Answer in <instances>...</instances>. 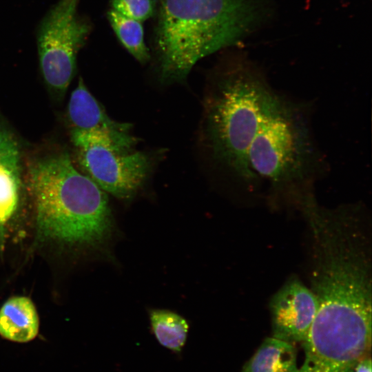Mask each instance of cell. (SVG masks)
Wrapping results in <instances>:
<instances>
[{
    "instance_id": "cell-1",
    "label": "cell",
    "mask_w": 372,
    "mask_h": 372,
    "mask_svg": "<svg viewBox=\"0 0 372 372\" xmlns=\"http://www.w3.org/2000/svg\"><path fill=\"white\" fill-rule=\"evenodd\" d=\"M156 44L161 79L180 81L203 57L265 21L269 0H159Z\"/></svg>"
},
{
    "instance_id": "cell-2",
    "label": "cell",
    "mask_w": 372,
    "mask_h": 372,
    "mask_svg": "<svg viewBox=\"0 0 372 372\" xmlns=\"http://www.w3.org/2000/svg\"><path fill=\"white\" fill-rule=\"evenodd\" d=\"M28 182L40 237L92 246L110 236L112 216L105 192L78 171L68 154L34 161Z\"/></svg>"
},
{
    "instance_id": "cell-3",
    "label": "cell",
    "mask_w": 372,
    "mask_h": 372,
    "mask_svg": "<svg viewBox=\"0 0 372 372\" xmlns=\"http://www.w3.org/2000/svg\"><path fill=\"white\" fill-rule=\"evenodd\" d=\"M273 90L256 65L240 58L216 76L205 99L204 132L212 157L247 187L260 183L248 153Z\"/></svg>"
},
{
    "instance_id": "cell-4",
    "label": "cell",
    "mask_w": 372,
    "mask_h": 372,
    "mask_svg": "<svg viewBox=\"0 0 372 372\" xmlns=\"http://www.w3.org/2000/svg\"><path fill=\"white\" fill-rule=\"evenodd\" d=\"M251 171L271 192L298 200L327 171L306 106L274 90L268 98L248 153Z\"/></svg>"
},
{
    "instance_id": "cell-5",
    "label": "cell",
    "mask_w": 372,
    "mask_h": 372,
    "mask_svg": "<svg viewBox=\"0 0 372 372\" xmlns=\"http://www.w3.org/2000/svg\"><path fill=\"white\" fill-rule=\"evenodd\" d=\"M71 140L85 174L118 198L134 196L151 172L148 154L120 149L99 134L72 130Z\"/></svg>"
},
{
    "instance_id": "cell-6",
    "label": "cell",
    "mask_w": 372,
    "mask_h": 372,
    "mask_svg": "<svg viewBox=\"0 0 372 372\" xmlns=\"http://www.w3.org/2000/svg\"><path fill=\"white\" fill-rule=\"evenodd\" d=\"M78 0H59L43 19L37 37L40 67L48 85L64 92L76 69L79 50L90 26L77 14Z\"/></svg>"
},
{
    "instance_id": "cell-7",
    "label": "cell",
    "mask_w": 372,
    "mask_h": 372,
    "mask_svg": "<svg viewBox=\"0 0 372 372\" xmlns=\"http://www.w3.org/2000/svg\"><path fill=\"white\" fill-rule=\"evenodd\" d=\"M311 289L291 278L273 296L269 309L272 336L294 344L305 340L317 311Z\"/></svg>"
},
{
    "instance_id": "cell-8",
    "label": "cell",
    "mask_w": 372,
    "mask_h": 372,
    "mask_svg": "<svg viewBox=\"0 0 372 372\" xmlns=\"http://www.w3.org/2000/svg\"><path fill=\"white\" fill-rule=\"evenodd\" d=\"M68 116L72 130L99 134L125 150L134 149L136 144V138L131 132V125L112 120L87 90L82 79L71 94Z\"/></svg>"
},
{
    "instance_id": "cell-9",
    "label": "cell",
    "mask_w": 372,
    "mask_h": 372,
    "mask_svg": "<svg viewBox=\"0 0 372 372\" xmlns=\"http://www.w3.org/2000/svg\"><path fill=\"white\" fill-rule=\"evenodd\" d=\"M21 185V156L13 134L0 125V227L15 212Z\"/></svg>"
},
{
    "instance_id": "cell-10",
    "label": "cell",
    "mask_w": 372,
    "mask_h": 372,
    "mask_svg": "<svg viewBox=\"0 0 372 372\" xmlns=\"http://www.w3.org/2000/svg\"><path fill=\"white\" fill-rule=\"evenodd\" d=\"M38 313L28 297L18 296L7 300L0 309V335L10 341L27 342L37 335Z\"/></svg>"
},
{
    "instance_id": "cell-11",
    "label": "cell",
    "mask_w": 372,
    "mask_h": 372,
    "mask_svg": "<svg viewBox=\"0 0 372 372\" xmlns=\"http://www.w3.org/2000/svg\"><path fill=\"white\" fill-rule=\"evenodd\" d=\"M298 369L294 344L272 336L262 342L241 372H298Z\"/></svg>"
},
{
    "instance_id": "cell-12",
    "label": "cell",
    "mask_w": 372,
    "mask_h": 372,
    "mask_svg": "<svg viewBox=\"0 0 372 372\" xmlns=\"http://www.w3.org/2000/svg\"><path fill=\"white\" fill-rule=\"evenodd\" d=\"M152 331L159 343L175 352L183 347L188 332V324L180 315L163 309H154L149 313Z\"/></svg>"
},
{
    "instance_id": "cell-13",
    "label": "cell",
    "mask_w": 372,
    "mask_h": 372,
    "mask_svg": "<svg viewBox=\"0 0 372 372\" xmlns=\"http://www.w3.org/2000/svg\"><path fill=\"white\" fill-rule=\"evenodd\" d=\"M110 23L120 42L136 60L141 63L149 59L144 41L142 22L111 9L107 14Z\"/></svg>"
},
{
    "instance_id": "cell-14",
    "label": "cell",
    "mask_w": 372,
    "mask_h": 372,
    "mask_svg": "<svg viewBox=\"0 0 372 372\" xmlns=\"http://www.w3.org/2000/svg\"><path fill=\"white\" fill-rule=\"evenodd\" d=\"M112 9L143 22L151 17L155 9V0H112Z\"/></svg>"
},
{
    "instance_id": "cell-15",
    "label": "cell",
    "mask_w": 372,
    "mask_h": 372,
    "mask_svg": "<svg viewBox=\"0 0 372 372\" xmlns=\"http://www.w3.org/2000/svg\"><path fill=\"white\" fill-rule=\"evenodd\" d=\"M354 372H371V359L366 355L356 364Z\"/></svg>"
}]
</instances>
